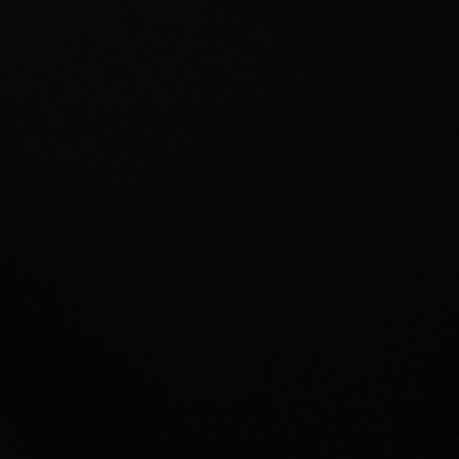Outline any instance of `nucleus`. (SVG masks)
<instances>
[]
</instances>
